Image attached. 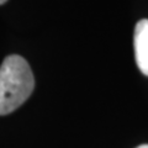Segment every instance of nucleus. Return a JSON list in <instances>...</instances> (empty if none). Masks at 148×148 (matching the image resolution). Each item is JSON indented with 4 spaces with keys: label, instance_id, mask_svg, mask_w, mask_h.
Here are the masks:
<instances>
[{
    "label": "nucleus",
    "instance_id": "f257e3e1",
    "mask_svg": "<svg viewBox=\"0 0 148 148\" xmlns=\"http://www.w3.org/2000/svg\"><path fill=\"white\" fill-rule=\"evenodd\" d=\"M35 78L25 58L11 54L0 66V116L15 111L31 96Z\"/></svg>",
    "mask_w": 148,
    "mask_h": 148
},
{
    "label": "nucleus",
    "instance_id": "7ed1b4c3",
    "mask_svg": "<svg viewBox=\"0 0 148 148\" xmlns=\"http://www.w3.org/2000/svg\"><path fill=\"white\" fill-rule=\"evenodd\" d=\"M137 148H148V145H142V146H138Z\"/></svg>",
    "mask_w": 148,
    "mask_h": 148
},
{
    "label": "nucleus",
    "instance_id": "20e7f679",
    "mask_svg": "<svg viewBox=\"0 0 148 148\" xmlns=\"http://www.w3.org/2000/svg\"><path fill=\"white\" fill-rule=\"evenodd\" d=\"M6 1H8V0H0V5H3V4L6 3Z\"/></svg>",
    "mask_w": 148,
    "mask_h": 148
},
{
    "label": "nucleus",
    "instance_id": "f03ea898",
    "mask_svg": "<svg viewBox=\"0 0 148 148\" xmlns=\"http://www.w3.org/2000/svg\"><path fill=\"white\" fill-rule=\"evenodd\" d=\"M135 57L138 69L148 77V20L143 18L136 24L135 36Z\"/></svg>",
    "mask_w": 148,
    "mask_h": 148
}]
</instances>
